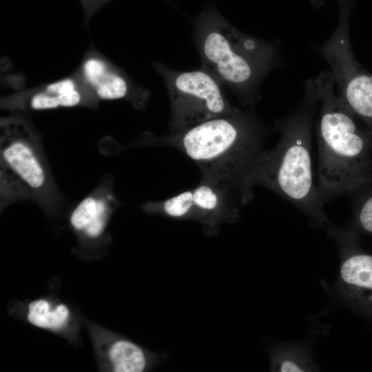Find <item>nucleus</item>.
I'll return each mask as SVG.
<instances>
[{
  "mask_svg": "<svg viewBox=\"0 0 372 372\" xmlns=\"http://www.w3.org/2000/svg\"><path fill=\"white\" fill-rule=\"evenodd\" d=\"M317 105L311 79L304 84V96L299 107L276 122L280 140L275 147L264 150L258 158L246 180L245 191L250 202L254 186L267 187L295 205L314 225L322 226L330 222L314 183L311 150V125Z\"/></svg>",
  "mask_w": 372,
  "mask_h": 372,
  "instance_id": "1",
  "label": "nucleus"
},
{
  "mask_svg": "<svg viewBox=\"0 0 372 372\" xmlns=\"http://www.w3.org/2000/svg\"><path fill=\"white\" fill-rule=\"evenodd\" d=\"M311 80L320 105L318 187L325 203L372 184V131L357 123L329 70Z\"/></svg>",
  "mask_w": 372,
  "mask_h": 372,
  "instance_id": "2",
  "label": "nucleus"
},
{
  "mask_svg": "<svg viewBox=\"0 0 372 372\" xmlns=\"http://www.w3.org/2000/svg\"><path fill=\"white\" fill-rule=\"evenodd\" d=\"M266 130L250 112L214 118L185 130L169 133L159 144L184 153L199 167L201 180L221 185L240 199L248 200L245 184L258 158L264 151Z\"/></svg>",
  "mask_w": 372,
  "mask_h": 372,
  "instance_id": "3",
  "label": "nucleus"
},
{
  "mask_svg": "<svg viewBox=\"0 0 372 372\" xmlns=\"http://www.w3.org/2000/svg\"><path fill=\"white\" fill-rule=\"evenodd\" d=\"M193 25L202 68L243 105L256 103L261 83L278 59L275 43L238 30L211 3L194 19Z\"/></svg>",
  "mask_w": 372,
  "mask_h": 372,
  "instance_id": "4",
  "label": "nucleus"
},
{
  "mask_svg": "<svg viewBox=\"0 0 372 372\" xmlns=\"http://www.w3.org/2000/svg\"><path fill=\"white\" fill-rule=\"evenodd\" d=\"M152 65L167 90L171 133L240 110L231 105L219 82L204 69L178 71L158 62Z\"/></svg>",
  "mask_w": 372,
  "mask_h": 372,
  "instance_id": "5",
  "label": "nucleus"
},
{
  "mask_svg": "<svg viewBox=\"0 0 372 372\" xmlns=\"http://www.w3.org/2000/svg\"><path fill=\"white\" fill-rule=\"evenodd\" d=\"M355 3L338 4V21L330 38L320 48L329 66L336 90L349 111L372 131V74L355 56L349 38Z\"/></svg>",
  "mask_w": 372,
  "mask_h": 372,
  "instance_id": "6",
  "label": "nucleus"
},
{
  "mask_svg": "<svg viewBox=\"0 0 372 372\" xmlns=\"http://www.w3.org/2000/svg\"><path fill=\"white\" fill-rule=\"evenodd\" d=\"M1 166L17 177L41 204L52 198V178L36 131L24 119L1 120Z\"/></svg>",
  "mask_w": 372,
  "mask_h": 372,
  "instance_id": "7",
  "label": "nucleus"
},
{
  "mask_svg": "<svg viewBox=\"0 0 372 372\" xmlns=\"http://www.w3.org/2000/svg\"><path fill=\"white\" fill-rule=\"evenodd\" d=\"M327 226L340 253V293L353 308L372 316V255L362 250L353 231L341 230L331 223Z\"/></svg>",
  "mask_w": 372,
  "mask_h": 372,
  "instance_id": "8",
  "label": "nucleus"
},
{
  "mask_svg": "<svg viewBox=\"0 0 372 372\" xmlns=\"http://www.w3.org/2000/svg\"><path fill=\"white\" fill-rule=\"evenodd\" d=\"M75 72L98 100H125L142 110L151 96L123 70L92 50L86 53Z\"/></svg>",
  "mask_w": 372,
  "mask_h": 372,
  "instance_id": "9",
  "label": "nucleus"
},
{
  "mask_svg": "<svg viewBox=\"0 0 372 372\" xmlns=\"http://www.w3.org/2000/svg\"><path fill=\"white\" fill-rule=\"evenodd\" d=\"M99 100L78 74L19 92L1 100L10 110H48L61 107H95Z\"/></svg>",
  "mask_w": 372,
  "mask_h": 372,
  "instance_id": "10",
  "label": "nucleus"
},
{
  "mask_svg": "<svg viewBox=\"0 0 372 372\" xmlns=\"http://www.w3.org/2000/svg\"><path fill=\"white\" fill-rule=\"evenodd\" d=\"M118 201L111 188L100 189L83 198L72 211L69 221L73 229L88 238L102 235Z\"/></svg>",
  "mask_w": 372,
  "mask_h": 372,
  "instance_id": "11",
  "label": "nucleus"
},
{
  "mask_svg": "<svg viewBox=\"0 0 372 372\" xmlns=\"http://www.w3.org/2000/svg\"><path fill=\"white\" fill-rule=\"evenodd\" d=\"M26 318L38 328L59 331L69 322L70 311L64 303H53L48 299L39 298L28 304Z\"/></svg>",
  "mask_w": 372,
  "mask_h": 372,
  "instance_id": "12",
  "label": "nucleus"
},
{
  "mask_svg": "<svg viewBox=\"0 0 372 372\" xmlns=\"http://www.w3.org/2000/svg\"><path fill=\"white\" fill-rule=\"evenodd\" d=\"M108 361L115 372H141L147 366V357L143 349L127 340H117L107 352Z\"/></svg>",
  "mask_w": 372,
  "mask_h": 372,
  "instance_id": "13",
  "label": "nucleus"
},
{
  "mask_svg": "<svg viewBox=\"0 0 372 372\" xmlns=\"http://www.w3.org/2000/svg\"><path fill=\"white\" fill-rule=\"evenodd\" d=\"M274 369L277 371H310L313 369L311 358L303 349L286 347L276 352Z\"/></svg>",
  "mask_w": 372,
  "mask_h": 372,
  "instance_id": "14",
  "label": "nucleus"
},
{
  "mask_svg": "<svg viewBox=\"0 0 372 372\" xmlns=\"http://www.w3.org/2000/svg\"><path fill=\"white\" fill-rule=\"evenodd\" d=\"M353 224L360 232L372 236V184L354 194Z\"/></svg>",
  "mask_w": 372,
  "mask_h": 372,
  "instance_id": "15",
  "label": "nucleus"
},
{
  "mask_svg": "<svg viewBox=\"0 0 372 372\" xmlns=\"http://www.w3.org/2000/svg\"><path fill=\"white\" fill-rule=\"evenodd\" d=\"M112 0H79L88 20L100 8Z\"/></svg>",
  "mask_w": 372,
  "mask_h": 372,
  "instance_id": "16",
  "label": "nucleus"
},
{
  "mask_svg": "<svg viewBox=\"0 0 372 372\" xmlns=\"http://www.w3.org/2000/svg\"><path fill=\"white\" fill-rule=\"evenodd\" d=\"M323 1L324 0H311V2L316 6H320Z\"/></svg>",
  "mask_w": 372,
  "mask_h": 372,
  "instance_id": "17",
  "label": "nucleus"
}]
</instances>
